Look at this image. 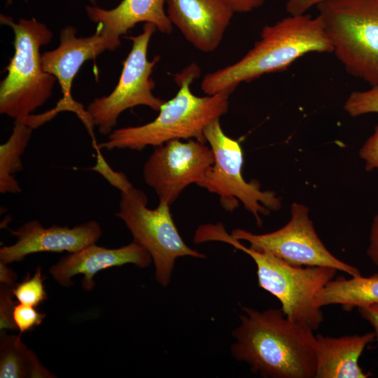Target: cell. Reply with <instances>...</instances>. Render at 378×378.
<instances>
[{
	"mask_svg": "<svg viewBox=\"0 0 378 378\" xmlns=\"http://www.w3.org/2000/svg\"><path fill=\"white\" fill-rule=\"evenodd\" d=\"M166 3L172 24L204 52L218 47L234 13L223 0H166Z\"/></svg>",
	"mask_w": 378,
	"mask_h": 378,
	"instance_id": "cell-14",
	"label": "cell"
},
{
	"mask_svg": "<svg viewBox=\"0 0 378 378\" xmlns=\"http://www.w3.org/2000/svg\"><path fill=\"white\" fill-rule=\"evenodd\" d=\"M34 127L27 120H14L12 133L0 146V192L15 194L21 188L13 175L23 169L22 155L32 135Z\"/></svg>",
	"mask_w": 378,
	"mask_h": 378,
	"instance_id": "cell-20",
	"label": "cell"
},
{
	"mask_svg": "<svg viewBox=\"0 0 378 378\" xmlns=\"http://www.w3.org/2000/svg\"><path fill=\"white\" fill-rule=\"evenodd\" d=\"M310 52H332L321 18L290 15L265 26L260 39L237 62L205 75L202 90L206 95L230 94L240 83L284 70Z\"/></svg>",
	"mask_w": 378,
	"mask_h": 378,
	"instance_id": "cell-2",
	"label": "cell"
},
{
	"mask_svg": "<svg viewBox=\"0 0 378 378\" xmlns=\"http://www.w3.org/2000/svg\"><path fill=\"white\" fill-rule=\"evenodd\" d=\"M6 265L0 262V281L2 284L13 287L15 284L17 275Z\"/></svg>",
	"mask_w": 378,
	"mask_h": 378,
	"instance_id": "cell-31",
	"label": "cell"
},
{
	"mask_svg": "<svg viewBox=\"0 0 378 378\" xmlns=\"http://www.w3.org/2000/svg\"><path fill=\"white\" fill-rule=\"evenodd\" d=\"M156 29L153 24L145 23L140 34L128 37L132 46L124 61L117 85L108 96L96 98L88 105L86 113L90 124L96 126L100 134H109L119 115L128 108L146 106L159 111L164 103L153 94L155 82L150 78L160 57L156 56L151 61L147 58L149 41Z\"/></svg>",
	"mask_w": 378,
	"mask_h": 378,
	"instance_id": "cell-9",
	"label": "cell"
},
{
	"mask_svg": "<svg viewBox=\"0 0 378 378\" xmlns=\"http://www.w3.org/2000/svg\"><path fill=\"white\" fill-rule=\"evenodd\" d=\"M1 378H52L20 335H3L0 345Z\"/></svg>",
	"mask_w": 378,
	"mask_h": 378,
	"instance_id": "cell-19",
	"label": "cell"
},
{
	"mask_svg": "<svg viewBox=\"0 0 378 378\" xmlns=\"http://www.w3.org/2000/svg\"><path fill=\"white\" fill-rule=\"evenodd\" d=\"M77 30L71 25L64 27L59 34V44L55 49L41 55L43 70L53 75L58 81L63 98L57 105L62 110L76 112L85 122L86 111L71 96L73 79L81 66L94 59L106 50L113 51L120 44L115 42L97 24L95 33L86 37H78Z\"/></svg>",
	"mask_w": 378,
	"mask_h": 378,
	"instance_id": "cell-12",
	"label": "cell"
},
{
	"mask_svg": "<svg viewBox=\"0 0 378 378\" xmlns=\"http://www.w3.org/2000/svg\"><path fill=\"white\" fill-rule=\"evenodd\" d=\"M232 334L235 359L263 377L315 378L316 339L310 328L288 319L281 309L242 308Z\"/></svg>",
	"mask_w": 378,
	"mask_h": 378,
	"instance_id": "cell-1",
	"label": "cell"
},
{
	"mask_svg": "<svg viewBox=\"0 0 378 378\" xmlns=\"http://www.w3.org/2000/svg\"><path fill=\"white\" fill-rule=\"evenodd\" d=\"M88 1H90L92 6H95L96 4V0H88ZM12 3V0H7V4L9 5Z\"/></svg>",
	"mask_w": 378,
	"mask_h": 378,
	"instance_id": "cell-32",
	"label": "cell"
},
{
	"mask_svg": "<svg viewBox=\"0 0 378 378\" xmlns=\"http://www.w3.org/2000/svg\"><path fill=\"white\" fill-rule=\"evenodd\" d=\"M214 163L213 151L206 142L172 140L155 147L144 163L143 176L159 202L170 205L187 186L201 182Z\"/></svg>",
	"mask_w": 378,
	"mask_h": 378,
	"instance_id": "cell-11",
	"label": "cell"
},
{
	"mask_svg": "<svg viewBox=\"0 0 378 378\" xmlns=\"http://www.w3.org/2000/svg\"><path fill=\"white\" fill-rule=\"evenodd\" d=\"M120 191L118 211L130 231L133 241L145 248L153 260L158 283L169 284L175 260L183 256L205 258L206 255L190 248L181 237L170 211L169 204L159 202L154 209L147 207L146 194L131 184Z\"/></svg>",
	"mask_w": 378,
	"mask_h": 378,
	"instance_id": "cell-8",
	"label": "cell"
},
{
	"mask_svg": "<svg viewBox=\"0 0 378 378\" xmlns=\"http://www.w3.org/2000/svg\"><path fill=\"white\" fill-rule=\"evenodd\" d=\"M315 378H366L359 365L365 346L375 340L374 332L338 337L316 335Z\"/></svg>",
	"mask_w": 378,
	"mask_h": 378,
	"instance_id": "cell-17",
	"label": "cell"
},
{
	"mask_svg": "<svg viewBox=\"0 0 378 378\" xmlns=\"http://www.w3.org/2000/svg\"><path fill=\"white\" fill-rule=\"evenodd\" d=\"M98 161L93 169L102 174L112 186L121 190L132 184L122 172H116L111 169L101 156H98Z\"/></svg>",
	"mask_w": 378,
	"mask_h": 378,
	"instance_id": "cell-26",
	"label": "cell"
},
{
	"mask_svg": "<svg viewBox=\"0 0 378 378\" xmlns=\"http://www.w3.org/2000/svg\"><path fill=\"white\" fill-rule=\"evenodd\" d=\"M357 309L360 316L372 326L375 340L378 342V304L363 306Z\"/></svg>",
	"mask_w": 378,
	"mask_h": 378,
	"instance_id": "cell-29",
	"label": "cell"
},
{
	"mask_svg": "<svg viewBox=\"0 0 378 378\" xmlns=\"http://www.w3.org/2000/svg\"><path fill=\"white\" fill-rule=\"evenodd\" d=\"M327 0H288L286 10L290 15H299L305 14L313 6Z\"/></svg>",
	"mask_w": 378,
	"mask_h": 378,
	"instance_id": "cell-28",
	"label": "cell"
},
{
	"mask_svg": "<svg viewBox=\"0 0 378 378\" xmlns=\"http://www.w3.org/2000/svg\"><path fill=\"white\" fill-rule=\"evenodd\" d=\"M231 235L249 243V247L271 253L294 265L332 267L351 276L360 275L359 270L335 256L319 238L309 218V209L293 202L290 218L282 227L265 234H254L237 228Z\"/></svg>",
	"mask_w": 378,
	"mask_h": 378,
	"instance_id": "cell-10",
	"label": "cell"
},
{
	"mask_svg": "<svg viewBox=\"0 0 378 378\" xmlns=\"http://www.w3.org/2000/svg\"><path fill=\"white\" fill-rule=\"evenodd\" d=\"M12 287L4 284L0 288V329L1 330H17L13 318V307L15 302Z\"/></svg>",
	"mask_w": 378,
	"mask_h": 378,
	"instance_id": "cell-24",
	"label": "cell"
},
{
	"mask_svg": "<svg viewBox=\"0 0 378 378\" xmlns=\"http://www.w3.org/2000/svg\"><path fill=\"white\" fill-rule=\"evenodd\" d=\"M99 223L90 220L74 227L53 225L44 227L37 220L24 223L12 231L17 241L0 248V260L5 264L23 260L40 252H76L96 243L102 235Z\"/></svg>",
	"mask_w": 378,
	"mask_h": 378,
	"instance_id": "cell-13",
	"label": "cell"
},
{
	"mask_svg": "<svg viewBox=\"0 0 378 378\" xmlns=\"http://www.w3.org/2000/svg\"><path fill=\"white\" fill-rule=\"evenodd\" d=\"M323 306L340 304L345 311L378 304V274L368 277L361 274L350 279L340 276L330 280L318 296Z\"/></svg>",
	"mask_w": 378,
	"mask_h": 378,
	"instance_id": "cell-18",
	"label": "cell"
},
{
	"mask_svg": "<svg viewBox=\"0 0 378 378\" xmlns=\"http://www.w3.org/2000/svg\"><path fill=\"white\" fill-rule=\"evenodd\" d=\"M332 52L351 75L378 85V0H327L316 6Z\"/></svg>",
	"mask_w": 378,
	"mask_h": 378,
	"instance_id": "cell-6",
	"label": "cell"
},
{
	"mask_svg": "<svg viewBox=\"0 0 378 378\" xmlns=\"http://www.w3.org/2000/svg\"><path fill=\"white\" fill-rule=\"evenodd\" d=\"M200 75V69L196 64L176 74L174 81L178 91L172 99L164 102L155 119L143 125L113 130L108 140L99 144L97 148L141 151L147 146L156 147L172 140L194 139L206 143L204 131L209 123L228 111L230 94L195 95L190 85Z\"/></svg>",
	"mask_w": 378,
	"mask_h": 378,
	"instance_id": "cell-3",
	"label": "cell"
},
{
	"mask_svg": "<svg viewBox=\"0 0 378 378\" xmlns=\"http://www.w3.org/2000/svg\"><path fill=\"white\" fill-rule=\"evenodd\" d=\"M152 260L148 251L134 241L118 248H107L94 243L61 258L50 268V273L63 286H71L74 276L83 274L82 287L90 291L95 286L94 276L99 271L125 264L146 267Z\"/></svg>",
	"mask_w": 378,
	"mask_h": 378,
	"instance_id": "cell-15",
	"label": "cell"
},
{
	"mask_svg": "<svg viewBox=\"0 0 378 378\" xmlns=\"http://www.w3.org/2000/svg\"><path fill=\"white\" fill-rule=\"evenodd\" d=\"M206 143L214 155V163L197 186L219 197L221 206L232 212L239 203L262 226L261 215L267 216L270 211H277L281 200L271 190L262 191L255 180H244L241 169L244 154L239 141L223 132L219 119L209 123L204 131Z\"/></svg>",
	"mask_w": 378,
	"mask_h": 378,
	"instance_id": "cell-7",
	"label": "cell"
},
{
	"mask_svg": "<svg viewBox=\"0 0 378 378\" xmlns=\"http://www.w3.org/2000/svg\"><path fill=\"white\" fill-rule=\"evenodd\" d=\"M344 109L351 117L378 113V85L363 91H354L346 98Z\"/></svg>",
	"mask_w": 378,
	"mask_h": 378,
	"instance_id": "cell-22",
	"label": "cell"
},
{
	"mask_svg": "<svg viewBox=\"0 0 378 378\" xmlns=\"http://www.w3.org/2000/svg\"><path fill=\"white\" fill-rule=\"evenodd\" d=\"M0 22L12 29L15 48L7 75L0 83V113L27 120L50 97L57 81L43 70L40 54V48L51 41L52 32L35 18L14 22L1 13Z\"/></svg>",
	"mask_w": 378,
	"mask_h": 378,
	"instance_id": "cell-5",
	"label": "cell"
},
{
	"mask_svg": "<svg viewBox=\"0 0 378 378\" xmlns=\"http://www.w3.org/2000/svg\"><path fill=\"white\" fill-rule=\"evenodd\" d=\"M359 156L365 162L367 172L377 169L378 172V125L372 134L365 141L359 150Z\"/></svg>",
	"mask_w": 378,
	"mask_h": 378,
	"instance_id": "cell-25",
	"label": "cell"
},
{
	"mask_svg": "<svg viewBox=\"0 0 378 378\" xmlns=\"http://www.w3.org/2000/svg\"><path fill=\"white\" fill-rule=\"evenodd\" d=\"M193 241L196 244L214 241L225 242L248 255L256 265L259 286L279 300L285 316L314 331L320 327L323 314L318 295L334 279L337 270L294 265L271 253L247 247L228 234L220 223L200 225Z\"/></svg>",
	"mask_w": 378,
	"mask_h": 378,
	"instance_id": "cell-4",
	"label": "cell"
},
{
	"mask_svg": "<svg viewBox=\"0 0 378 378\" xmlns=\"http://www.w3.org/2000/svg\"><path fill=\"white\" fill-rule=\"evenodd\" d=\"M46 316V314L39 312L30 305L18 302L13 307V321L20 333L30 331L39 326Z\"/></svg>",
	"mask_w": 378,
	"mask_h": 378,
	"instance_id": "cell-23",
	"label": "cell"
},
{
	"mask_svg": "<svg viewBox=\"0 0 378 378\" xmlns=\"http://www.w3.org/2000/svg\"><path fill=\"white\" fill-rule=\"evenodd\" d=\"M12 292L18 302L37 307L43 303L48 295L45 290L41 267L38 266L31 277L29 275L12 287Z\"/></svg>",
	"mask_w": 378,
	"mask_h": 378,
	"instance_id": "cell-21",
	"label": "cell"
},
{
	"mask_svg": "<svg viewBox=\"0 0 378 378\" xmlns=\"http://www.w3.org/2000/svg\"><path fill=\"white\" fill-rule=\"evenodd\" d=\"M166 0H122L116 7L106 10L95 6L85 8L88 18L100 24L115 41L121 44L120 36L139 22L150 23L163 34L173 30L164 10Z\"/></svg>",
	"mask_w": 378,
	"mask_h": 378,
	"instance_id": "cell-16",
	"label": "cell"
},
{
	"mask_svg": "<svg viewBox=\"0 0 378 378\" xmlns=\"http://www.w3.org/2000/svg\"><path fill=\"white\" fill-rule=\"evenodd\" d=\"M234 13L249 12L262 6L266 0H223Z\"/></svg>",
	"mask_w": 378,
	"mask_h": 378,
	"instance_id": "cell-30",
	"label": "cell"
},
{
	"mask_svg": "<svg viewBox=\"0 0 378 378\" xmlns=\"http://www.w3.org/2000/svg\"><path fill=\"white\" fill-rule=\"evenodd\" d=\"M366 253L372 262L378 266V213L372 220Z\"/></svg>",
	"mask_w": 378,
	"mask_h": 378,
	"instance_id": "cell-27",
	"label": "cell"
}]
</instances>
